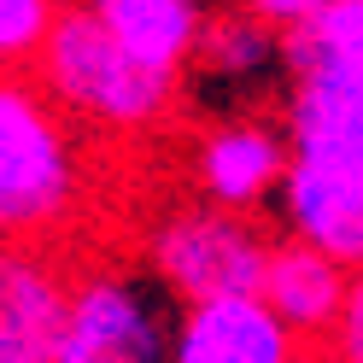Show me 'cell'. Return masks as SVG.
Returning <instances> with one entry per match:
<instances>
[{"instance_id": "cell-1", "label": "cell", "mask_w": 363, "mask_h": 363, "mask_svg": "<svg viewBox=\"0 0 363 363\" xmlns=\"http://www.w3.org/2000/svg\"><path fill=\"white\" fill-rule=\"evenodd\" d=\"M88 206L77 123L48 100L35 71H0V246H48Z\"/></svg>"}, {"instance_id": "cell-2", "label": "cell", "mask_w": 363, "mask_h": 363, "mask_svg": "<svg viewBox=\"0 0 363 363\" xmlns=\"http://www.w3.org/2000/svg\"><path fill=\"white\" fill-rule=\"evenodd\" d=\"M35 82L82 129L152 135L176 111V82L182 77L152 71L135 53H123L82 6H59L53 35H48V48L35 59Z\"/></svg>"}, {"instance_id": "cell-3", "label": "cell", "mask_w": 363, "mask_h": 363, "mask_svg": "<svg viewBox=\"0 0 363 363\" xmlns=\"http://www.w3.org/2000/svg\"><path fill=\"white\" fill-rule=\"evenodd\" d=\"M269 246L276 240H264L252 217L206 206V199L164 206L147 223V264L182 299V311L217 305V299H258Z\"/></svg>"}, {"instance_id": "cell-4", "label": "cell", "mask_w": 363, "mask_h": 363, "mask_svg": "<svg viewBox=\"0 0 363 363\" xmlns=\"http://www.w3.org/2000/svg\"><path fill=\"white\" fill-rule=\"evenodd\" d=\"M53 363H170V334L152 287L129 269H94L71 281Z\"/></svg>"}, {"instance_id": "cell-5", "label": "cell", "mask_w": 363, "mask_h": 363, "mask_svg": "<svg viewBox=\"0 0 363 363\" xmlns=\"http://www.w3.org/2000/svg\"><path fill=\"white\" fill-rule=\"evenodd\" d=\"M188 164H194V199L252 217L264 199H281L293 147H287V129L264 118H229L194 141Z\"/></svg>"}, {"instance_id": "cell-6", "label": "cell", "mask_w": 363, "mask_h": 363, "mask_svg": "<svg viewBox=\"0 0 363 363\" xmlns=\"http://www.w3.org/2000/svg\"><path fill=\"white\" fill-rule=\"evenodd\" d=\"M71 281L35 246H0V363H53Z\"/></svg>"}, {"instance_id": "cell-7", "label": "cell", "mask_w": 363, "mask_h": 363, "mask_svg": "<svg viewBox=\"0 0 363 363\" xmlns=\"http://www.w3.org/2000/svg\"><path fill=\"white\" fill-rule=\"evenodd\" d=\"M170 363H305V340L264 299H217L176 316Z\"/></svg>"}, {"instance_id": "cell-8", "label": "cell", "mask_w": 363, "mask_h": 363, "mask_svg": "<svg viewBox=\"0 0 363 363\" xmlns=\"http://www.w3.org/2000/svg\"><path fill=\"white\" fill-rule=\"evenodd\" d=\"M281 223H287V240L316 246L352 281L363 276V176L293 158V170L281 182Z\"/></svg>"}, {"instance_id": "cell-9", "label": "cell", "mask_w": 363, "mask_h": 363, "mask_svg": "<svg viewBox=\"0 0 363 363\" xmlns=\"http://www.w3.org/2000/svg\"><path fill=\"white\" fill-rule=\"evenodd\" d=\"M258 299L281 316L299 340H328L340 328V311L352 299V276L334 258H323L305 240H276Z\"/></svg>"}, {"instance_id": "cell-10", "label": "cell", "mask_w": 363, "mask_h": 363, "mask_svg": "<svg viewBox=\"0 0 363 363\" xmlns=\"http://www.w3.org/2000/svg\"><path fill=\"white\" fill-rule=\"evenodd\" d=\"M77 6L94 18L123 53H135L141 65L170 71V77H182L194 65L199 35L211 24L206 0H77Z\"/></svg>"}, {"instance_id": "cell-11", "label": "cell", "mask_w": 363, "mask_h": 363, "mask_svg": "<svg viewBox=\"0 0 363 363\" xmlns=\"http://www.w3.org/2000/svg\"><path fill=\"white\" fill-rule=\"evenodd\" d=\"M281 118L299 164L363 176V94H352V88H293Z\"/></svg>"}, {"instance_id": "cell-12", "label": "cell", "mask_w": 363, "mask_h": 363, "mask_svg": "<svg viewBox=\"0 0 363 363\" xmlns=\"http://www.w3.org/2000/svg\"><path fill=\"white\" fill-rule=\"evenodd\" d=\"M281 71L293 77V88L363 94V0H334L305 30L281 35Z\"/></svg>"}, {"instance_id": "cell-13", "label": "cell", "mask_w": 363, "mask_h": 363, "mask_svg": "<svg viewBox=\"0 0 363 363\" xmlns=\"http://www.w3.org/2000/svg\"><path fill=\"white\" fill-rule=\"evenodd\" d=\"M194 65H199L211 82H229V88L258 82L264 71H276V65H281V35L235 6V12H223V18H211V24H206Z\"/></svg>"}, {"instance_id": "cell-14", "label": "cell", "mask_w": 363, "mask_h": 363, "mask_svg": "<svg viewBox=\"0 0 363 363\" xmlns=\"http://www.w3.org/2000/svg\"><path fill=\"white\" fill-rule=\"evenodd\" d=\"M53 0H0V71H35L53 35Z\"/></svg>"}, {"instance_id": "cell-15", "label": "cell", "mask_w": 363, "mask_h": 363, "mask_svg": "<svg viewBox=\"0 0 363 363\" xmlns=\"http://www.w3.org/2000/svg\"><path fill=\"white\" fill-rule=\"evenodd\" d=\"M235 6L246 18H258V24H269L276 35H293V30H305L323 6H334V0H235Z\"/></svg>"}, {"instance_id": "cell-16", "label": "cell", "mask_w": 363, "mask_h": 363, "mask_svg": "<svg viewBox=\"0 0 363 363\" xmlns=\"http://www.w3.org/2000/svg\"><path fill=\"white\" fill-rule=\"evenodd\" d=\"M328 357L334 363H363V276L352 281V299L340 311V328L328 334Z\"/></svg>"}, {"instance_id": "cell-17", "label": "cell", "mask_w": 363, "mask_h": 363, "mask_svg": "<svg viewBox=\"0 0 363 363\" xmlns=\"http://www.w3.org/2000/svg\"><path fill=\"white\" fill-rule=\"evenodd\" d=\"M53 6H65V0H53Z\"/></svg>"}]
</instances>
